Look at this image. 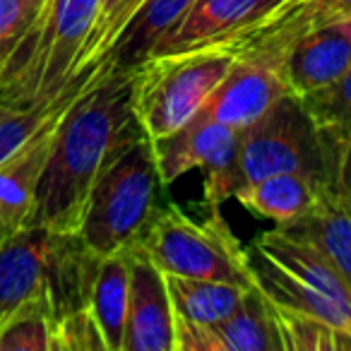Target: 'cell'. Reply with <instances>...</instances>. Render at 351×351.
Listing matches in <instances>:
<instances>
[{"mask_svg":"<svg viewBox=\"0 0 351 351\" xmlns=\"http://www.w3.org/2000/svg\"><path fill=\"white\" fill-rule=\"evenodd\" d=\"M279 3L282 0H193L186 15L156 41L152 56L183 53L221 41Z\"/></svg>","mask_w":351,"mask_h":351,"instance_id":"11","label":"cell"},{"mask_svg":"<svg viewBox=\"0 0 351 351\" xmlns=\"http://www.w3.org/2000/svg\"><path fill=\"white\" fill-rule=\"evenodd\" d=\"M60 116L46 123L15 156H10L5 164H0V236L20 229L29 219L36 186L44 173L51 142H53V130Z\"/></svg>","mask_w":351,"mask_h":351,"instance_id":"13","label":"cell"},{"mask_svg":"<svg viewBox=\"0 0 351 351\" xmlns=\"http://www.w3.org/2000/svg\"><path fill=\"white\" fill-rule=\"evenodd\" d=\"M101 0H46L39 17L0 65V104H49L70 84Z\"/></svg>","mask_w":351,"mask_h":351,"instance_id":"2","label":"cell"},{"mask_svg":"<svg viewBox=\"0 0 351 351\" xmlns=\"http://www.w3.org/2000/svg\"><path fill=\"white\" fill-rule=\"evenodd\" d=\"M277 229L315 245L351 289V210L337 188H322L315 205L301 219Z\"/></svg>","mask_w":351,"mask_h":351,"instance_id":"15","label":"cell"},{"mask_svg":"<svg viewBox=\"0 0 351 351\" xmlns=\"http://www.w3.org/2000/svg\"><path fill=\"white\" fill-rule=\"evenodd\" d=\"M351 68V41L335 20L306 29L284 60V77L296 97L337 84Z\"/></svg>","mask_w":351,"mask_h":351,"instance_id":"12","label":"cell"},{"mask_svg":"<svg viewBox=\"0 0 351 351\" xmlns=\"http://www.w3.org/2000/svg\"><path fill=\"white\" fill-rule=\"evenodd\" d=\"M123 351H176V315L166 277L142 248H130V301Z\"/></svg>","mask_w":351,"mask_h":351,"instance_id":"10","label":"cell"},{"mask_svg":"<svg viewBox=\"0 0 351 351\" xmlns=\"http://www.w3.org/2000/svg\"><path fill=\"white\" fill-rule=\"evenodd\" d=\"M239 132L224 123L197 113L191 123L171 135L152 140L161 186L169 188L193 169L205 173V202L210 210H219L241 188L236 152Z\"/></svg>","mask_w":351,"mask_h":351,"instance_id":"7","label":"cell"},{"mask_svg":"<svg viewBox=\"0 0 351 351\" xmlns=\"http://www.w3.org/2000/svg\"><path fill=\"white\" fill-rule=\"evenodd\" d=\"M337 193L344 200V205L351 210V140L344 145L339 156V169H337V183H335Z\"/></svg>","mask_w":351,"mask_h":351,"instance_id":"28","label":"cell"},{"mask_svg":"<svg viewBox=\"0 0 351 351\" xmlns=\"http://www.w3.org/2000/svg\"><path fill=\"white\" fill-rule=\"evenodd\" d=\"M193 0H142L121 34L111 41L99 65V73H135L152 56L156 41L186 15Z\"/></svg>","mask_w":351,"mask_h":351,"instance_id":"14","label":"cell"},{"mask_svg":"<svg viewBox=\"0 0 351 351\" xmlns=\"http://www.w3.org/2000/svg\"><path fill=\"white\" fill-rule=\"evenodd\" d=\"M53 351H106L101 330L89 306L68 313L56 322Z\"/></svg>","mask_w":351,"mask_h":351,"instance_id":"25","label":"cell"},{"mask_svg":"<svg viewBox=\"0 0 351 351\" xmlns=\"http://www.w3.org/2000/svg\"><path fill=\"white\" fill-rule=\"evenodd\" d=\"M161 176L154 147L137 137L111 156L99 171L80 219V236L94 255L106 258L132 248L159 207Z\"/></svg>","mask_w":351,"mask_h":351,"instance_id":"3","label":"cell"},{"mask_svg":"<svg viewBox=\"0 0 351 351\" xmlns=\"http://www.w3.org/2000/svg\"><path fill=\"white\" fill-rule=\"evenodd\" d=\"M128 301H130V248L101 258L89 296V311L101 330L106 351H123Z\"/></svg>","mask_w":351,"mask_h":351,"instance_id":"18","label":"cell"},{"mask_svg":"<svg viewBox=\"0 0 351 351\" xmlns=\"http://www.w3.org/2000/svg\"><path fill=\"white\" fill-rule=\"evenodd\" d=\"M322 188L327 186H320L311 176L287 171V173H269L253 183H245L234 193V200H239L250 215L260 219L287 226L301 219L315 205Z\"/></svg>","mask_w":351,"mask_h":351,"instance_id":"17","label":"cell"},{"mask_svg":"<svg viewBox=\"0 0 351 351\" xmlns=\"http://www.w3.org/2000/svg\"><path fill=\"white\" fill-rule=\"evenodd\" d=\"M293 3L315 27L351 12V0H293Z\"/></svg>","mask_w":351,"mask_h":351,"instance_id":"27","label":"cell"},{"mask_svg":"<svg viewBox=\"0 0 351 351\" xmlns=\"http://www.w3.org/2000/svg\"><path fill=\"white\" fill-rule=\"evenodd\" d=\"M97 75V68H89V65L80 68L73 75L68 87L49 104H34V106H8V104H0V164H5L10 156H15L46 123H51L56 116H60Z\"/></svg>","mask_w":351,"mask_h":351,"instance_id":"21","label":"cell"},{"mask_svg":"<svg viewBox=\"0 0 351 351\" xmlns=\"http://www.w3.org/2000/svg\"><path fill=\"white\" fill-rule=\"evenodd\" d=\"M245 255H248V267H250V272H253L255 287H258L274 306L315 315V317H320V320L330 322V325L339 327V330L351 335L349 308L339 306V303L332 301L330 296H325V293H320L317 289L308 287L301 279L289 274L287 269H282L277 263H272L265 253H260L253 243L245 248Z\"/></svg>","mask_w":351,"mask_h":351,"instance_id":"16","label":"cell"},{"mask_svg":"<svg viewBox=\"0 0 351 351\" xmlns=\"http://www.w3.org/2000/svg\"><path fill=\"white\" fill-rule=\"evenodd\" d=\"M212 332L217 351H284L274 306L260 289L245 291L239 308Z\"/></svg>","mask_w":351,"mask_h":351,"instance_id":"19","label":"cell"},{"mask_svg":"<svg viewBox=\"0 0 351 351\" xmlns=\"http://www.w3.org/2000/svg\"><path fill=\"white\" fill-rule=\"evenodd\" d=\"M135 245L145 250L164 274L258 289L245 248L219 210H210L205 221H195L173 202L159 205Z\"/></svg>","mask_w":351,"mask_h":351,"instance_id":"5","label":"cell"},{"mask_svg":"<svg viewBox=\"0 0 351 351\" xmlns=\"http://www.w3.org/2000/svg\"><path fill=\"white\" fill-rule=\"evenodd\" d=\"M56 313L49 296L22 303L0 322V351H53Z\"/></svg>","mask_w":351,"mask_h":351,"instance_id":"22","label":"cell"},{"mask_svg":"<svg viewBox=\"0 0 351 351\" xmlns=\"http://www.w3.org/2000/svg\"><path fill=\"white\" fill-rule=\"evenodd\" d=\"M284 60L282 53L269 49L239 51L200 113L234 130L253 125L279 99L291 94L284 77Z\"/></svg>","mask_w":351,"mask_h":351,"instance_id":"8","label":"cell"},{"mask_svg":"<svg viewBox=\"0 0 351 351\" xmlns=\"http://www.w3.org/2000/svg\"><path fill=\"white\" fill-rule=\"evenodd\" d=\"M335 22H337V25H339V29L346 34V39L351 41V12H346V15L335 17Z\"/></svg>","mask_w":351,"mask_h":351,"instance_id":"29","label":"cell"},{"mask_svg":"<svg viewBox=\"0 0 351 351\" xmlns=\"http://www.w3.org/2000/svg\"><path fill=\"white\" fill-rule=\"evenodd\" d=\"M236 53L224 46L149 56L132 73V108L149 140L171 135L205 108Z\"/></svg>","mask_w":351,"mask_h":351,"instance_id":"6","label":"cell"},{"mask_svg":"<svg viewBox=\"0 0 351 351\" xmlns=\"http://www.w3.org/2000/svg\"><path fill=\"white\" fill-rule=\"evenodd\" d=\"M164 277L173 315L205 327H215L226 320L243 301L245 291H250V289L215 282V279L178 277V274H164Z\"/></svg>","mask_w":351,"mask_h":351,"instance_id":"20","label":"cell"},{"mask_svg":"<svg viewBox=\"0 0 351 351\" xmlns=\"http://www.w3.org/2000/svg\"><path fill=\"white\" fill-rule=\"evenodd\" d=\"M301 101L317 125L337 142L346 145L351 140V68L337 84L301 97Z\"/></svg>","mask_w":351,"mask_h":351,"instance_id":"24","label":"cell"},{"mask_svg":"<svg viewBox=\"0 0 351 351\" xmlns=\"http://www.w3.org/2000/svg\"><path fill=\"white\" fill-rule=\"evenodd\" d=\"M274 306V303H272ZM284 351H351V335L308 313L274 306Z\"/></svg>","mask_w":351,"mask_h":351,"instance_id":"23","label":"cell"},{"mask_svg":"<svg viewBox=\"0 0 351 351\" xmlns=\"http://www.w3.org/2000/svg\"><path fill=\"white\" fill-rule=\"evenodd\" d=\"M142 135L132 108V73H99L56 125L27 224L77 231L99 171Z\"/></svg>","mask_w":351,"mask_h":351,"instance_id":"1","label":"cell"},{"mask_svg":"<svg viewBox=\"0 0 351 351\" xmlns=\"http://www.w3.org/2000/svg\"><path fill=\"white\" fill-rule=\"evenodd\" d=\"M58 239L60 231L44 224H25L0 236V322L22 303L49 296Z\"/></svg>","mask_w":351,"mask_h":351,"instance_id":"9","label":"cell"},{"mask_svg":"<svg viewBox=\"0 0 351 351\" xmlns=\"http://www.w3.org/2000/svg\"><path fill=\"white\" fill-rule=\"evenodd\" d=\"M46 0H0V65L29 32Z\"/></svg>","mask_w":351,"mask_h":351,"instance_id":"26","label":"cell"},{"mask_svg":"<svg viewBox=\"0 0 351 351\" xmlns=\"http://www.w3.org/2000/svg\"><path fill=\"white\" fill-rule=\"evenodd\" d=\"M341 149L344 145L317 125L301 97L287 94L263 118L239 132V181L245 186L263 176L291 171L335 188Z\"/></svg>","mask_w":351,"mask_h":351,"instance_id":"4","label":"cell"}]
</instances>
